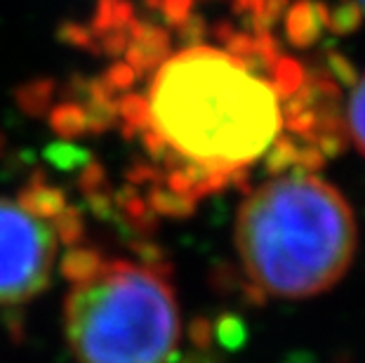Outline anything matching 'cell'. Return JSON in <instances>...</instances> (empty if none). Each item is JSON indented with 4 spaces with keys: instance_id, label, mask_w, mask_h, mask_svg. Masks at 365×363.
<instances>
[{
    "instance_id": "6da1fadb",
    "label": "cell",
    "mask_w": 365,
    "mask_h": 363,
    "mask_svg": "<svg viewBox=\"0 0 365 363\" xmlns=\"http://www.w3.org/2000/svg\"><path fill=\"white\" fill-rule=\"evenodd\" d=\"M341 31L318 0H97L68 26L83 64L38 92L88 160L90 196L135 224L314 173L344 144Z\"/></svg>"
},
{
    "instance_id": "7a4b0ae2",
    "label": "cell",
    "mask_w": 365,
    "mask_h": 363,
    "mask_svg": "<svg viewBox=\"0 0 365 363\" xmlns=\"http://www.w3.org/2000/svg\"><path fill=\"white\" fill-rule=\"evenodd\" d=\"M234 248L255 297L307 300L335 288L351 269L359 224L335 184L316 173H283L245 191Z\"/></svg>"
},
{
    "instance_id": "3957f363",
    "label": "cell",
    "mask_w": 365,
    "mask_h": 363,
    "mask_svg": "<svg viewBox=\"0 0 365 363\" xmlns=\"http://www.w3.org/2000/svg\"><path fill=\"white\" fill-rule=\"evenodd\" d=\"M66 342L76 363H170L182 344L173 279L158 262L76 245L61 262Z\"/></svg>"
},
{
    "instance_id": "277c9868",
    "label": "cell",
    "mask_w": 365,
    "mask_h": 363,
    "mask_svg": "<svg viewBox=\"0 0 365 363\" xmlns=\"http://www.w3.org/2000/svg\"><path fill=\"white\" fill-rule=\"evenodd\" d=\"M78 236V210L59 187L29 184L0 196V307L41 295Z\"/></svg>"
},
{
    "instance_id": "5b68a950",
    "label": "cell",
    "mask_w": 365,
    "mask_h": 363,
    "mask_svg": "<svg viewBox=\"0 0 365 363\" xmlns=\"http://www.w3.org/2000/svg\"><path fill=\"white\" fill-rule=\"evenodd\" d=\"M341 116H344V137L351 140L356 151L365 158V73L354 81Z\"/></svg>"
},
{
    "instance_id": "8992f818",
    "label": "cell",
    "mask_w": 365,
    "mask_h": 363,
    "mask_svg": "<svg viewBox=\"0 0 365 363\" xmlns=\"http://www.w3.org/2000/svg\"><path fill=\"white\" fill-rule=\"evenodd\" d=\"M335 12L341 21V26L349 31L359 19H365V0H344V5Z\"/></svg>"
}]
</instances>
